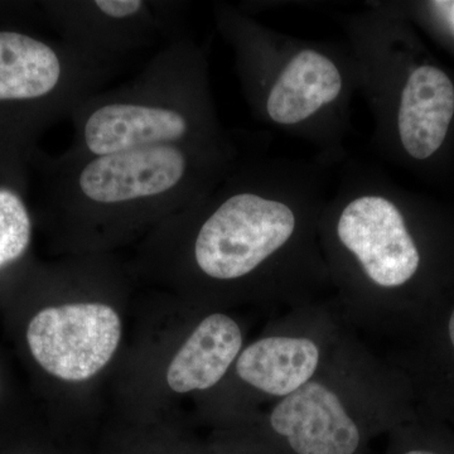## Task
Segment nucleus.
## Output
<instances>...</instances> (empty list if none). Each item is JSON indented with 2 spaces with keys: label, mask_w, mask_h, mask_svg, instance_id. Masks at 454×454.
Masks as SVG:
<instances>
[{
  "label": "nucleus",
  "mask_w": 454,
  "mask_h": 454,
  "mask_svg": "<svg viewBox=\"0 0 454 454\" xmlns=\"http://www.w3.org/2000/svg\"><path fill=\"white\" fill-rule=\"evenodd\" d=\"M385 357L408 379L418 413L454 430V293Z\"/></svg>",
  "instance_id": "nucleus-12"
},
{
  "label": "nucleus",
  "mask_w": 454,
  "mask_h": 454,
  "mask_svg": "<svg viewBox=\"0 0 454 454\" xmlns=\"http://www.w3.org/2000/svg\"><path fill=\"white\" fill-rule=\"evenodd\" d=\"M68 119L74 133L66 153L79 157L235 139L217 116L207 52L186 33L160 46L130 82L91 95Z\"/></svg>",
  "instance_id": "nucleus-6"
},
{
  "label": "nucleus",
  "mask_w": 454,
  "mask_h": 454,
  "mask_svg": "<svg viewBox=\"0 0 454 454\" xmlns=\"http://www.w3.org/2000/svg\"><path fill=\"white\" fill-rule=\"evenodd\" d=\"M32 221L17 184L0 182V269L25 255L31 244Z\"/></svg>",
  "instance_id": "nucleus-14"
},
{
  "label": "nucleus",
  "mask_w": 454,
  "mask_h": 454,
  "mask_svg": "<svg viewBox=\"0 0 454 454\" xmlns=\"http://www.w3.org/2000/svg\"><path fill=\"white\" fill-rule=\"evenodd\" d=\"M244 348L243 325L225 312L200 319L173 357L167 382L177 394L219 387Z\"/></svg>",
  "instance_id": "nucleus-13"
},
{
  "label": "nucleus",
  "mask_w": 454,
  "mask_h": 454,
  "mask_svg": "<svg viewBox=\"0 0 454 454\" xmlns=\"http://www.w3.org/2000/svg\"><path fill=\"white\" fill-rule=\"evenodd\" d=\"M312 167L241 153L210 192L163 221L206 291L286 310L333 291L321 243L325 201Z\"/></svg>",
  "instance_id": "nucleus-1"
},
{
  "label": "nucleus",
  "mask_w": 454,
  "mask_h": 454,
  "mask_svg": "<svg viewBox=\"0 0 454 454\" xmlns=\"http://www.w3.org/2000/svg\"><path fill=\"white\" fill-rule=\"evenodd\" d=\"M121 66L74 49L61 38L52 42L0 29V112L13 114L26 127L70 118Z\"/></svg>",
  "instance_id": "nucleus-8"
},
{
  "label": "nucleus",
  "mask_w": 454,
  "mask_h": 454,
  "mask_svg": "<svg viewBox=\"0 0 454 454\" xmlns=\"http://www.w3.org/2000/svg\"><path fill=\"white\" fill-rule=\"evenodd\" d=\"M243 153L217 145H162L47 160V199L57 220L79 238L115 236L184 211L225 177Z\"/></svg>",
  "instance_id": "nucleus-3"
},
{
  "label": "nucleus",
  "mask_w": 454,
  "mask_h": 454,
  "mask_svg": "<svg viewBox=\"0 0 454 454\" xmlns=\"http://www.w3.org/2000/svg\"><path fill=\"white\" fill-rule=\"evenodd\" d=\"M121 339V317L98 301L49 307L29 322L27 342L42 369L64 381H85L109 364Z\"/></svg>",
  "instance_id": "nucleus-11"
},
{
  "label": "nucleus",
  "mask_w": 454,
  "mask_h": 454,
  "mask_svg": "<svg viewBox=\"0 0 454 454\" xmlns=\"http://www.w3.org/2000/svg\"><path fill=\"white\" fill-rule=\"evenodd\" d=\"M384 454H454V430L418 413L387 435Z\"/></svg>",
  "instance_id": "nucleus-15"
},
{
  "label": "nucleus",
  "mask_w": 454,
  "mask_h": 454,
  "mask_svg": "<svg viewBox=\"0 0 454 454\" xmlns=\"http://www.w3.org/2000/svg\"><path fill=\"white\" fill-rule=\"evenodd\" d=\"M319 243L356 333L400 339L454 293L453 208L378 176H351L328 197Z\"/></svg>",
  "instance_id": "nucleus-2"
},
{
  "label": "nucleus",
  "mask_w": 454,
  "mask_h": 454,
  "mask_svg": "<svg viewBox=\"0 0 454 454\" xmlns=\"http://www.w3.org/2000/svg\"><path fill=\"white\" fill-rule=\"evenodd\" d=\"M358 89L376 137L406 168L439 175L454 163V70L434 57L395 5H375L348 22Z\"/></svg>",
  "instance_id": "nucleus-5"
},
{
  "label": "nucleus",
  "mask_w": 454,
  "mask_h": 454,
  "mask_svg": "<svg viewBox=\"0 0 454 454\" xmlns=\"http://www.w3.org/2000/svg\"><path fill=\"white\" fill-rule=\"evenodd\" d=\"M395 8L415 29L429 35L454 56V0L395 3Z\"/></svg>",
  "instance_id": "nucleus-16"
},
{
  "label": "nucleus",
  "mask_w": 454,
  "mask_h": 454,
  "mask_svg": "<svg viewBox=\"0 0 454 454\" xmlns=\"http://www.w3.org/2000/svg\"><path fill=\"white\" fill-rule=\"evenodd\" d=\"M214 18L260 121L324 142L339 138L358 89L349 51L280 35L234 5H216Z\"/></svg>",
  "instance_id": "nucleus-7"
},
{
  "label": "nucleus",
  "mask_w": 454,
  "mask_h": 454,
  "mask_svg": "<svg viewBox=\"0 0 454 454\" xmlns=\"http://www.w3.org/2000/svg\"><path fill=\"white\" fill-rule=\"evenodd\" d=\"M46 9L62 41L110 61L184 35L179 2L62 0Z\"/></svg>",
  "instance_id": "nucleus-10"
},
{
  "label": "nucleus",
  "mask_w": 454,
  "mask_h": 454,
  "mask_svg": "<svg viewBox=\"0 0 454 454\" xmlns=\"http://www.w3.org/2000/svg\"><path fill=\"white\" fill-rule=\"evenodd\" d=\"M417 415L404 373L351 328L316 378L253 415L245 446L255 454H370L376 438Z\"/></svg>",
  "instance_id": "nucleus-4"
},
{
  "label": "nucleus",
  "mask_w": 454,
  "mask_h": 454,
  "mask_svg": "<svg viewBox=\"0 0 454 454\" xmlns=\"http://www.w3.org/2000/svg\"><path fill=\"white\" fill-rule=\"evenodd\" d=\"M351 328L333 298L286 310L244 346L229 373L252 404H276L321 372Z\"/></svg>",
  "instance_id": "nucleus-9"
}]
</instances>
